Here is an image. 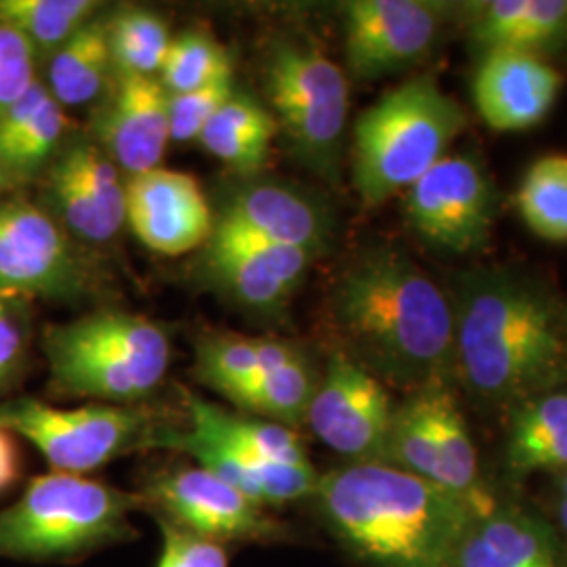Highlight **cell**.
Listing matches in <instances>:
<instances>
[{"label": "cell", "mask_w": 567, "mask_h": 567, "mask_svg": "<svg viewBox=\"0 0 567 567\" xmlns=\"http://www.w3.org/2000/svg\"><path fill=\"white\" fill-rule=\"evenodd\" d=\"M454 385L486 412L567 386V299L511 267L471 269L450 292Z\"/></svg>", "instance_id": "1"}, {"label": "cell", "mask_w": 567, "mask_h": 567, "mask_svg": "<svg viewBox=\"0 0 567 567\" xmlns=\"http://www.w3.org/2000/svg\"><path fill=\"white\" fill-rule=\"evenodd\" d=\"M326 318L341 353L383 385L412 393L454 383V309L405 250L370 244L339 271Z\"/></svg>", "instance_id": "2"}, {"label": "cell", "mask_w": 567, "mask_h": 567, "mask_svg": "<svg viewBox=\"0 0 567 567\" xmlns=\"http://www.w3.org/2000/svg\"><path fill=\"white\" fill-rule=\"evenodd\" d=\"M330 538L364 567H454L480 508L386 463H344L309 498Z\"/></svg>", "instance_id": "3"}, {"label": "cell", "mask_w": 567, "mask_h": 567, "mask_svg": "<svg viewBox=\"0 0 567 567\" xmlns=\"http://www.w3.org/2000/svg\"><path fill=\"white\" fill-rule=\"evenodd\" d=\"M137 492L86 475L51 471L34 477L20 498L0 508V559L72 564L131 543Z\"/></svg>", "instance_id": "4"}, {"label": "cell", "mask_w": 567, "mask_h": 567, "mask_svg": "<svg viewBox=\"0 0 567 567\" xmlns=\"http://www.w3.org/2000/svg\"><path fill=\"white\" fill-rule=\"evenodd\" d=\"M465 107L429 76L389 91L353 124L351 179L364 206H381L429 173L466 128Z\"/></svg>", "instance_id": "5"}, {"label": "cell", "mask_w": 567, "mask_h": 567, "mask_svg": "<svg viewBox=\"0 0 567 567\" xmlns=\"http://www.w3.org/2000/svg\"><path fill=\"white\" fill-rule=\"evenodd\" d=\"M49 389L95 404L137 405L163 385L171 341L161 324L128 311H97L44 332Z\"/></svg>", "instance_id": "6"}, {"label": "cell", "mask_w": 567, "mask_h": 567, "mask_svg": "<svg viewBox=\"0 0 567 567\" xmlns=\"http://www.w3.org/2000/svg\"><path fill=\"white\" fill-rule=\"evenodd\" d=\"M269 112L295 161L328 183H339L349 82L316 42L278 37L264 65Z\"/></svg>", "instance_id": "7"}, {"label": "cell", "mask_w": 567, "mask_h": 567, "mask_svg": "<svg viewBox=\"0 0 567 567\" xmlns=\"http://www.w3.org/2000/svg\"><path fill=\"white\" fill-rule=\"evenodd\" d=\"M385 463L444 487L480 511L498 498L482 477L477 447L452 381L421 386L395 404Z\"/></svg>", "instance_id": "8"}, {"label": "cell", "mask_w": 567, "mask_h": 567, "mask_svg": "<svg viewBox=\"0 0 567 567\" xmlns=\"http://www.w3.org/2000/svg\"><path fill=\"white\" fill-rule=\"evenodd\" d=\"M0 425L41 452L53 471L86 475L142 447H156L163 426L137 405L58 408L34 398L0 402Z\"/></svg>", "instance_id": "9"}, {"label": "cell", "mask_w": 567, "mask_h": 567, "mask_svg": "<svg viewBox=\"0 0 567 567\" xmlns=\"http://www.w3.org/2000/svg\"><path fill=\"white\" fill-rule=\"evenodd\" d=\"M142 508L203 538L231 545H286L297 529L203 466H175L145 480Z\"/></svg>", "instance_id": "10"}, {"label": "cell", "mask_w": 567, "mask_h": 567, "mask_svg": "<svg viewBox=\"0 0 567 567\" xmlns=\"http://www.w3.org/2000/svg\"><path fill=\"white\" fill-rule=\"evenodd\" d=\"M91 278L74 236L47 206L20 192L0 200L2 297L79 299Z\"/></svg>", "instance_id": "11"}, {"label": "cell", "mask_w": 567, "mask_h": 567, "mask_svg": "<svg viewBox=\"0 0 567 567\" xmlns=\"http://www.w3.org/2000/svg\"><path fill=\"white\" fill-rule=\"evenodd\" d=\"M404 210L412 231L431 248L473 255L489 244L498 192L480 158L447 154L405 189Z\"/></svg>", "instance_id": "12"}, {"label": "cell", "mask_w": 567, "mask_h": 567, "mask_svg": "<svg viewBox=\"0 0 567 567\" xmlns=\"http://www.w3.org/2000/svg\"><path fill=\"white\" fill-rule=\"evenodd\" d=\"M393 410L389 386L332 349L305 425L347 463H385Z\"/></svg>", "instance_id": "13"}, {"label": "cell", "mask_w": 567, "mask_h": 567, "mask_svg": "<svg viewBox=\"0 0 567 567\" xmlns=\"http://www.w3.org/2000/svg\"><path fill=\"white\" fill-rule=\"evenodd\" d=\"M344 65L351 79L374 82L405 72L440 39L446 4L431 0H349L341 4Z\"/></svg>", "instance_id": "14"}, {"label": "cell", "mask_w": 567, "mask_h": 567, "mask_svg": "<svg viewBox=\"0 0 567 567\" xmlns=\"http://www.w3.org/2000/svg\"><path fill=\"white\" fill-rule=\"evenodd\" d=\"M215 227L265 243L301 248L316 259L334 243V213L324 198L297 183L248 177L219 196Z\"/></svg>", "instance_id": "15"}, {"label": "cell", "mask_w": 567, "mask_h": 567, "mask_svg": "<svg viewBox=\"0 0 567 567\" xmlns=\"http://www.w3.org/2000/svg\"><path fill=\"white\" fill-rule=\"evenodd\" d=\"M49 210L82 243H112L126 224V177L91 135H68L47 168Z\"/></svg>", "instance_id": "16"}, {"label": "cell", "mask_w": 567, "mask_h": 567, "mask_svg": "<svg viewBox=\"0 0 567 567\" xmlns=\"http://www.w3.org/2000/svg\"><path fill=\"white\" fill-rule=\"evenodd\" d=\"M313 261L301 248L213 229L200 271L215 290L246 309L278 311L303 284Z\"/></svg>", "instance_id": "17"}, {"label": "cell", "mask_w": 567, "mask_h": 567, "mask_svg": "<svg viewBox=\"0 0 567 567\" xmlns=\"http://www.w3.org/2000/svg\"><path fill=\"white\" fill-rule=\"evenodd\" d=\"M91 137L126 179L158 168L171 143L168 93L161 79L116 74L95 103Z\"/></svg>", "instance_id": "18"}, {"label": "cell", "mask_w": 567, "mask_h": 567, "mask_svg": "<svg viewBox=\"0 0 567 567\" xmlns=\"http://www.w3.org/2000/svg\"><path fill=\"white\" fill-rule=\"evenodd\" d=\"M126 225L150 250L179 257L210 240L215 215L192 175L158 166L126 179Z\"/></svg>", "instance_id": "19"}, {"label": "cell", "mask_w": 567, "mask_h": 567, "mask_svg": "<svg viewBox=\"0 0 567 567\" xmlns=\"http://www.w3.org/2000/svg\"><path fill=\"white\" fill-rule=\"evenodd\" d=\"M564 86L557 68L522 51L482 55L473 74V103L496 133L527 131L547 118Z\"/></svg>", "instance_id": "20"}, {"label": "cell", "mask_w": 567, "mask_h": 567, "mask_svg": "<svg viewBox=\"0 0 567 567\" xmlns=\"http://www.w3.org/2000/svg\"><path fill=\"white\" fill-rule=\"evenodd\" d=\"M156 447H173L189 454L203 468L267 508L309 501L320 482V473L311 463H264L200 426L189 425L187 431L163 426Z\"/></svg>", "instance_id": "21"}, {"label": "cell", "mask_w": 567, "mask_h": 567, "mask_svg": "<svg viewBox=\"0 0 567 567\" xmlns=\"http://www.w3.org/2000/svg\"><path fill=\"white\" fill-rule=\"evenodd\" d=\"M454 567H567V548L543 513L496 498L473 517Z\"/></svg>", "instance_id": "22"}, {"label": "cell", "mask_w": 567, "mask_h": 567, "mask_svg": "<svg viewBox=\"0 0 567 567\" xmlns=\"http://www.w3.org/2000/svg\"><path fill=\"white\" fill-rule=\"evenodd\" d=\"M68 116L47 84L34 82L28 93L0 114V166L23 185L34 179L58 156L68 140Z\"/></svg>", "instance_id": "23"}, {"label": "cell", "mask_w": 567, "mask_h": 567, "mask_svg": "<svg viewBox=\"0 0 567 567\" xmlns=\"http://www.w3.org/2000/svg\"><path fill=\"white\" fill-rule=\"evenodd\" d=\"M513 480L567 471V386L532 398L507 414L503 452Z\"/></svg>", "instance_id": "24"}, {"label": "cell", "mask_w": 567, "mask_h": 567, "mask_svg": "<svg viewBox=\"0 0 567 567\" xmlns=\"http://www.w3.org/2000/svg\"><path fill=\"white\" fill-rule=\"evenodd\" d=\"M280 135L269 107L238 91L204 126L198 143L240 179L259 177L269 163L274 140Z\"/></svg>", "instance_id": "25"}, {"label": "cell", "mask_w": 567, "mask_h": 567, "mask_svg": "<svg viewBox=\"0 0 567 567\" xmlns=\"http://www.w3.org/2000/svg\"><path fill=\"white\" fill-rule=\"evenodd\" d=\"M114 79L107 16L100 11L51 55L44 84L55 102L65 107L100 102Z\"/></svg>", "instance_id": "26"}, {"label": "cell", "mask_w": 567, "mask_h": 567, "mask_svg": "<svg viewBox=\"0 0 567 567\" xmlns=\"http://www.w3.org/2000/svg\"><path fill=\"white\" fill-rule=\"evenodd\" d=\"M189 425L200 426L244 454L276 465L311 463L297 429L280 425L244 412H227L221 405L206 402L192 391H183Z\"/></svg>", "instance_id": "27"}, {"label": "cell", "mask_w": 567, "mask_h": 567, "mask_svg": "<svg viewBox=\"0 0 567 567\" xmlns=\"http://www.w3.org/2000/svg\"><path fill=\"white\" fill-rule=\"evenodd\" d=\"M320 374L311 358L295 344L282 360L265 365L231 404L244 414L299 429L305 425Z\"/></svg>", "instance_id": "28"}, {"label": "cell", "mask_w": 567, "mask_h": 567, "mask_svg": "<svg viewBox=\"0 0 567 567\" xmlns=\"http://www.w3.org/2000/svg\"><path fill=\"white\" fill-rule=\"evenodd\" d=\"M292 347L280 339L208 334L196 347L194 374L203 385L234 402L265 365L282 360Z\"/></svg>", "instance_id": "29"}, {"label": "cell", "mask_w": 567, "mask_h": 567, "mask_svg": "<svg viewBox=\"0 0 567 567\" xmlns=\"http://www.w3.org/2000/svg\"><path fill=\"white\" fill-rule=\"evenodd\" d=\"M100 7L95 0H0V21L18 30L39 60L49 61Z\"/></svg>", "instance_id": "30"}, {"label": "cell", "mask_w": 567, "mask_h": 567, "mask_svg": "<svg viewBox=\"0 0 567 567\" xmlns=\"http://www.w3.org/2000/svg\"><path fill=\"white\" fill-rule=\"evenodd\" d=\"M107 39L116 74L158 76L171 30L161 13L145 7H122L107 16Z\"/></svg>", "instance_id": "31"}, {"label": "cell", "mask_w": 567, "mask_h": 567, "mask_svg": "<svg viewBox=\"0 0 567 567\" xmlns=\"http://www.w3.org/2000/svg\"><path fill=\"white\" fill-rule=\"evenodd\" d=\"M517 210L538 238L567 244V154H548L527 168Z\"/></svg>", "instance_id": "32"}, {"label": "cell", "mask_w": 567, "mask_h": 567, "mask_svg": "<svg viewBox=\"0 0 567 567\" xmlns=\"http://www.w3.org/2000/svg\"><path fill=\"white\" fill-rule=\"evenodd\" d=\"M234 72V61L221 42L204 32H183L171 41L158 79L168 95L200 89Z\"/></svg>", "instance_id": "33"}, {"label": "cell", "mask_w": 567, "mask_h": 567, "mask_svg": "<svg viewBox=\"0 0 567 567\" xmlns=\"http://www.w3.org/2000/svg\"><path fill=\"white\" fill-rule=\"evenodd\" d=\"M236 93L234 72L200 89L168 95L171 142H198L204 126L217 114V110Z\"/></svg>", "instance_id": "34"}, {"label": "cell", "mask_w": 567, "mask_h": 567, "mask_svg": "<svg viewBox=\"0 0 567 567\" xmlns=\"http://www.w3.org/2000/svg\"><path fill=\"white\" fill-rule=\"evenodd\" d=\"M30 307L28 299L0 295V395L20 385L30 362Z\"/></svg>", "instance_id": "35"}, {"label": "cell", "mask_w": 567, "mask_h": 567, "mask_svg": "<svg viewBox=\"0 0 567 567\" xmlns=\"http://www.w3.org/2000/svg\"><path fill=\"white\" fill-rule=\"evenodd\" d=\"M567 0H527L515 23L505 51H522L545 58V53L566 44Z\"/></svg>", "instance_id": "36"}, {"label": "cell", "mask_w": 567, "mask_h": 567, "mask_svg": "<svg viewBox=\"0 0 567 567\" xmlns=\"http://www.w3.org/2000/svg\"><path fill=\"white\" fill-rule=\"evenodd\" d=\"M37 61L32 44L0 21V114L39 81Z\"/></svg>", "instance_id": "37"}, {"label": "cell", "mask_w": 567, "mask_h": 567, "mask_svg": "<svg viewBox=\"0 0 567 567\" xmlns=\"http://www.w3.org/2000/svg\"><path fill=\"white\" fill-rule=\"evenodd\" d=\"M156 524L163 534V548L156 567H229L231 555L229 547L221 543L203 538L194 532L175 526L166 519H158Z\"/></svg>", "instance_id": "38"}, {"label": "cell", "mask_w": 567, "mask_h": 567, "mask_svg": "<svg viewBox=\"0 0 567 567\" xmlns=\"http://www.w3.org/2000/svg\"><path fill=\"white\" fill-rule=\"evenodd\" d=\"M21 450L18 435L0 425V496L20 482Z\"/></svg>", "instance_id": "39"}, {"label": "cell", "mask_w": 567, "mask_h": 567, "mask_svg": "<svg viewBox=\"0 0 567 567\" xmlns=\"http://www.w3.org/2000/svg\"><path fill=\"white\" fill-rule=\"evenodd\" d=\"M548 524L567 548V471L553 477V492L548 501V511L543 513Z\"/></svg>", "instance_id": "40"}, {"label": "cell", "mask_w": 567, "mask_h": 567, "mask_svg": "<svg viewBox=\"0 0 567 567\" xmlns=\"http://www.w3.org/2000/svg\"><path fill=\"white\" fill-rule=\"evenodd\" d=\"M20 185L13 182V179L2 171V166H0V200L7 198V196H11V194H16V192H20Z\"/></svg>", "instance_id": "41"}, {"label": "cell", "mask_w": 567, "mask_h": 567, "mask_svg": "<svg viewBox=\"0 0 567 567\" xmlns=\"http://www.w3.org/2000/svg\"><path fill=\"white\" fill-rule=\"evenodd\" d=\"M564 47H567V37H566V44H564Z\"/></svg>", "instance_id": "42"}]
</instances>
